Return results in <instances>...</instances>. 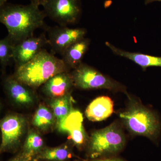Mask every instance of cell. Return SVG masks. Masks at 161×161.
I'll use <instances>...</instances> for the list:
<instances>
[{
    "mask_svg": "<svg viewBox=\"0 0 161 161\" xmlns=\"http://www.w3.org/2000/svg\"><path fill=\"white\" fill-rule=\"evenodd\" d=\"M46 17L43 10L31 3L27 5L8 3L0 8V22L15 43L33 36L36 30L44 25Z\"/></svg>",
    "mask_w": 161,
    "mask_h": 161,
    "instance_id": "1",
    "label": "cell"
},
{
    "mask_svg": "<svg viewBox=\"0 0 161 161\" xmlns=\"http://www.w3.org/2000/svg\"><path fill=\"white\" fill-rule=\"evenodd\" d=\"M68 68L62 59L43 49L29 62L16 68L14 77L36 88L57 74L67 71Z\"/></svg>",
    "mask_w": 161,
    "mask_h": 161,
    "instance_id": "2",
    "label": "cell"
},
{
    "mask_svg": "<svg viewBox=\"0 0 161 161\" xmlns=\"http://www.w3.org/2000/svg\"><path fill=\"white\" fill-rule=\"evenodd\" d=\"M119 115L127 129L135 135L153 139L159 133L160 125L156 115L138 103L131 102Z\"/></svg>",
    "mask_w": 161,
    "mask_h": 161,
    "instance_id": "3",
    "label": "cell"
},
{
    "mask_svg": "<svg viewBox=\"0 0 161 161\" xmlns=\"http://www.w3.org/2000/svg\"><path fill=\"white\" fill-rule=\"evenodd\" d=\"M125 143L123 132L117 124H112L92 133L90 152L93 158L107 154H114L122 150Z\"/></svg>",
    "mask_w": 161,
    "mask_h": 161,
    "instance_id": "4",
    "label": "cell"
},
{
    "mask_svg": "<svg viewBox=\"0 0 161 161\" xmlns=\"http://www.w3.org/2000/svg\"><path fill=\"white\" fill-rule=\"evenodd\" d=\"M71 76L74 85L81 89H106L113 91H125V87L120 84L82 63L75 69Z\"/></svg>",
    "mask_w": 161,
    "mask_h": 161,
    "instance_id": "5",
    "label": "cell"
},
{
    "mask_svg": "<svg viewBox=\"0 0 161 161\" xmlns=\"http://www.w3.org/2000/svg\"><path fill=\"white\" fill-rule=\"evenodd\" d=\"M43 7L47 17L60 26L77 23L81 14L80 0H48Z\"/></svg>",
    "mask_w": 161,
    "mask_h": 161,
    "instance_id": "6",
    "label": "cell"
},
{
    "mask_svg": "<svg viewBox=\"0 0 161 161\" xmlns=\"http://www.w3.org/2000/svg\"><path fill=\"white\" fill-rule=\"evenodd\" d=\"M86 33L84 28L55 26L48 31V44L53 51L62 55L69 46L84 38Z\"/></svg>",
    "mask_w": 161,
    "mask_h": 161,
    "instance_id": "7",
    "label": "cell"
},
{
    "mask_svg": "<svg viewBox=\"0 0 161 161\" xmlns=\"http://www.w3.org/2000/svg\"><path fill=\"white\" fill-rule=\"evenodd\" d=\"M48 44L45 35L39 36H33L15 43L14 49L13 60L16 68L24 65L36 57L43 47Z\"/></svg>",
    "mask_w": 161,
    "mask_h": 161,
    "instance_id": "8",
    "label": "cell"
},
{
    "mask_svg": "<svg viewBox=\"0 0 161 161\" xmlns=\"http://www.w3.org/2000/svg\"><path fill=\"white\" fill-rule=\"evenodd\" d=\"M25 125L24 119L18 115H8L1 121V150L9 148L19 140L23 134Z\"/></svg>",
    "mask_w": 161,
    "mask_h": 161,
    "instance_id": "9",
    "label": "cell"
},
{
    "mask_svg": "<svg viewBox=\"0 0 161 161\" xmlns=\"http://www.w3.org/2000/svg\"><path fill=\"white\" fill-rule=\"evenodd\" d=\"M83 116L78 110H71L69 115L58 126L60 131L69 134L70 139L78 147L86 142L87 136L83 126Z\"/></svg>",
    "mask_w": 161,
    "mask_h": 161,
    "instance_id": "10",
    "label": "cell"
},
{
    "mask_svg": "<svg viewBox=\"0 0 161 161\" xmlns=\"http://www.w3.org/2000/svg\"><path fill=\"white\" fill-rule=\"evenodd\" d=\"M74 85L71 75L66 72L57 74L50 78L43 85L44 92L50 97L56 98L67 94Z\"/></svg>",
    "mask_w": 161,
    "mask_h": 161,
    "instance_id": "11",
    "label": "cell"
},
{
    "mask_svg": "<svg viewBox=\"0 0 161 161\" xmlns=\"http://www.w3.org/2000/svg\"><path fill=\"white\" fill-rule=\"evenodd\" d=\"M114 104L111 98L102 96L95 98L86 110L87 118L92 121H101L111 116L114 111Z\"/></svg>",
    "mask_w": 161,
    "mask_h": 161,
    "instance_id": "12",
    "label": "cell"
},
{
    "mask_svg": "<svg viewBox=\"0 0 161 161\" xmlns=\"http://www.w3.org/2000/svg\"><path fill=\"white\" fill-rule=\"evenodd\" d=\"M5 87L9 96L17 103L30 104L33 102V95L31 87L13 78H8L5 81Z\"/></svg>",
    "mask_w": 161,
    "mask_h": 161,
    "instance_id": "13",
    "label": "cell"
},
{
    "mask_svg": "<svg viewBox=\"0 0 161 161\" xmlns=\"http://www.w3.org/2000/svg\"><path fill=\"white\" fill-rule=\"evenodd\" d=\"M90 40L84 38L69 46L62 55L64 62L68 67L76 69L81 63V60L89 48Z\"/></svg>",
    "mask_w": 161,
    "mask_h": 161,
    "instance_id": "14",
    "label": "cell"
},
{
    "mask_svg": "<svg viewBox=\"0 0 161 161\" xmlns=\"http://www.w3.org/2000/svg\"><path fill=\"white\" fill-rule=\"evenodd\" d=\"M106 44L115 54L132 60L142 68L146 69L151 66L161 67V57L125 51L115 47L108 42H106Z\"/></svg>",
    "mask_w": 161,
    "mask_h": 161,
    "instance_id": "15",
    "label": "cell"
},
{
    "mask_svg": "<svg viewBox=\"0 0 161 161\" xmlns=\"http://www.w3.org/2000/svg\"><path fill=\"white\" fill-rule=\"evenodd\" d=\"M43 141L41 136L34 131L28 133L23 147V157L30 160L34 156L38 154L43 147Z\"/></svg>",
    "mask_w": 161,
    "mask_h": 161,
    "instance_id": "16",
    "label": "cell"
},
{
    "mask_svg": "<svg viewBox=\"0 0 161 161\" xmlns=\"http://www.w3.org/2000/svg\"><path fill=\"white\" fill-rule=\"evenodd\" d=\"M69 100V96L67 94L63 97L54 98L51 103L58 127L63 122L71 111Z\"/></svg>",
    "mask_w": 161,
    "mask_h": 161,
    "instance_id": "17",
    "label": "cell"
},
{
    "mask_svg": "<svg viewBox=\"0 0 161 161\" xmlns=\"http://www.w3.org/2000/svg\"><path fill=\"white\" fill-rule=\"evenodd\" d=\"M54 116L49 109L44 106L40 105L35 113L33 125L40 130H47L53 124Z\"/></svg>",
    "mask_w": 161,
    "mask_h": 161,
    "instance_id": "18",
    "label": "cell"
},
{
    "mask_svg": "<svg viewBox=\"0 0 161 161\" xmlns=\"http://www.w3.org/2000/svg\"><path fill=\"white\" fill-rule=\"evenodd\" d=\"M71 157L66 146L47 148L40 151L37 154V159L50 161H64Z\"/></svg>",
    "mask_w": 161,
    "mask_h": 161,
    "instance_id": "19",
    "label": "cell"
},
{
    "mask_svg": "<svg viewBox=\"0 0 161 161\" xmlns=\"http://www.w3.org/2000/svg\"><path fill=\"white\" fill-rule=\"evenodd\" d=\"M15 44V43L8 35L0 41V64L2 67H6L13 60Z\"/></svg>",
    "mask_w": 161,
    "mask_h": 161,
    "instance_id": "20",
    "label": "cell"
},
{
    "mask_svg": "<svg viewBox=\"0 0 161 161\" xmlns=\"http://www.w3.org/2000/svg\"><path fill=\"white\" fill-rule=\"evenodd\" d=\"M30 1L31 3L34 4L36 6H43L46 4L48 0H30Z\"/></svg>",
    "mask_w": 161,
    "mask_h": 161,
    "instance_id": "21",
    "label": "cell"
},
{
    "mask_svg": "<svg viewBox=\"0 0 161 161\" xmlns=\"http://www.w3.org/2000/svg\"><path fill=\"white\" fill-rule=\"evenodd\" d=\"M94 161H124L122 160L119 158H106L96 160Z\"/></svg>",
    "mask_w": 161,
    "mask_h": 161,
    "instance_id": "22",
    "label": "cell"
},
{
    "mask_svg": "<svg viewBox=\"0 0 161 161\" xmlns=\"http://www.w3.org/2000/svg\"><path fill=\"white\" fill-rule=\"evenodd\" d=\"M8 0H0V8L6 5Z\"/></svg>",
    "mask_w": 161,
    "mask_h": 161,
    "instance_id": "23",
    "label": "cell"
},
{
    "mask_svg": "<svg viewBox=\"0 0 161 161\" xmlns=\"http://www.w3.org/2000/svg\"><path fill=\"white\" fill-rule=\"evenodd\" d=\"M29 161L28 160L24 158H17L14 159L12 161Z\"/></svg>",
    "mask_w": 161,
    "mask_h": 161,
    "instance_id": "24",
    "label": "cell"
},
{
    "mask_svg": "<svg viewBox=\"0 0 161 161\" xmlns=\"http://www.w3.org/2000/svg\"><path fill=\"white\" fill-rule=\"evenodd\" d=\"M155 1L161 2V0H146V1H145V3H146V4H149V3H151L153 2H155Z\"/></svg>",
    "mask_w": 161,
    "mask_h": 161,
    "instance_id": "25",
    "label": "cell"
},
{
    "mask_svg": "<svg viewBox=\"0 0 161 161\" xmlns=\"http://www.w3.org/2000/svg\"></svg>",
    "mask_w": 161,
    "mask_h": 161,
    "instance_id": "26",
    "label": "cell"
}]
</instances>
